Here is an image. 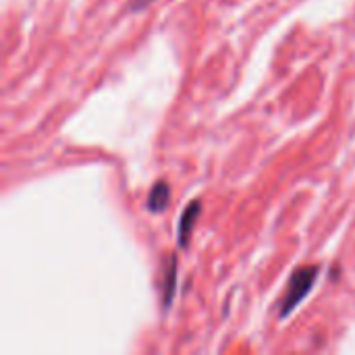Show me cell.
Masks as SVG:
<instances>
[{"mask_svg":"<svg viewBox=\"0 0 355 355\" xmlns=\"http://www.w3.org/2000/svg\"><path fill=\"white\" fill-rule=\"evenodd\" d=\"M318 277H320V264H308V266H300L293 270V275L289 277L285 295L279 302V318L281 320L289 318L304 304V300L312 293Z\"/></svg>","mask_w":355,"mask_h":355,"instance_id":"1","label":"cell"},{"mask_svg":"<svg viewBox=\"0 0 355 355\" xmlns=\"http://www.w3.org/2000/svg\"><path fill=\"white\" fill-rule=\"evenodd\" d=\"M177 293V256L171 254L164 260V268H162V285H160V295H162V310L168 312L173 306Z\"/></svg>","mask_w":355,"mask_h":355,"instance_id":"2","label":"cell"},{"mask_svg":"<svg viewBox=\"0 0 355 355\" xmlns=\"http://www.w3.org/2000/svg\"><path fill=\"white\" fill-rule=\"evenodd\" d=\"M202 212V202L200 200H193L181 214V220H179V229H177V239H179V248H187L189 239H191V233H193V227H196V220Z\"/></svg>","mask_w":355,"mask_h":355,"instance_id":"3","label":"cell"},{"mask_svg":"<svg viewBox=\"0 0 355 355\" xmlns=\"http://www.w3.org/2000/svg\"><path fill=\"white\" fill-rule=\"evenodd\" d=\"M168 204H171V185L166 181H156L150 189L146 208L152 214H162L168 208Z\"/></svg>","mask_w":355,"mask_h":355,"instance_id":"4","label":"cell"},{"mask_svg":"<svg viewBox=\"0 0 355 355\" xmlns=\"http://www.w3.org/2000/svg\"><path fill=\"white\" fill-rule=\"evenodd\" d=\"M150 2H154V0H135V2H133V8H144V6L150 4Z\"/></svg>","mask_w":355,"mask_h":355,"instance_id":"5","label":"cell"}]
</instances>
